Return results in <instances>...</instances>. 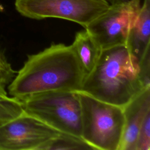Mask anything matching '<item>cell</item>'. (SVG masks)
<instances>
[{
	"label": "cell",
	"instance_id": "ac0fdd59",
	"mask_svg": "<svg viewBox=\"0 0 150 150\" xmlns=\"http://www.w3.org/2000/svg\"><path fill=\"white\" fill-rule=\"evenodd\" d=\"M131 3L137 7H139L141 2V0H131Z\"/></svg>",
	"mask_w": 150,
	"mask_h": 150
},
{
	"label": "cell",
	"instance_id": "e0dca14e",
	"mask_svg": "<svg viewBox=\"0 0 150 150\" xmlns=\"http://www.w3.org/2000/svg\"><path fill=\"white\" fill-rule=\"evenodd\" d=\"M110 5L115 4H121L131 2V0H107Z\"/></svg>",
	"mask_w": 150,
	"mask_h": 150
},
{
	"label": "cell",
	"instance_id": "4fadbf2b",
	"mask_svg": "<svg viewBox=\"0 0 150 150\" xmlns=\"http://www.w3.org/2000/svg\"><path fill=\"white\" fill-rule=\"evenodd\" d=\"M150 149V111H148L138 132L135 150Z\"/></svg>",
	"mask_w": 150,
	"mask_h": 150
},
{
	"label": "cell",
	"instance_id": "3957f363",
	"mask_svg": "<svg viewBox=\"0 0 150 150\" xmlns=\"http://www.w3.org/2000/svg\"><path fill=\"white\" fill-rule=\"evenodd\" d=\"M81 138L94 149L118 150L124 125L123 108L79 91Z\"/></svg>",
	"mask_w": 150,
	"mask_h": 150
},
{
	"label": "cell",
	"instance_id": "52a82bcc",
	"mask_svg": "<svg viewBox=\"0 0 150 150\" xmlns=\"http://www.w3.org/2000/svg\"><path fill=\"white\" fill-rule=\"evenodd\" d=\"M139 8L131 2L110 5L105 12L84 29L102 50L116 46L125 45L129 30Z\"/></svg>",
	"mask_w": 150,
	"mask_h": 150
},
{
	"label": "cell",
	"instance_id": "9c48e42d",
	"mask_svg": "<svg viewBox=\"0 0 150 150\" xmlns=\"http://www.w3.org/2000/svg\"><path fill=\"white\" fill-rule=\"evenodd\" d=\"M150 0H143L129 30L125 46L139 62L150 49Z\"/></svg>",
	"mask_w": 150,
	"mask_h": 150
},
{
	"label": "cell",
	"instance_id": "8fae6325",
	"mask_svg": "<svg viewBox=\"0 0 150 150\" xmlns=\"http://www.w3.org/2000/svg\"><path fill=\"white\" fill-rule=\"evenodd\" d=\"M59 149H94L82 138L73 135L60 132L43 145L39 150Z\"/></svg>",
	"mask_w": 150,
	"mask_h": 150
},
{
	"label": "cell",
	"instance_id": "2e32d148",
	"mask_svg": "<svg viewBox=\"0 0 150 150\" xmlns=\"http://www.w3.org/2000/svg\"><path fill=\"white\" fill-rule=\"evenodd\" d=\"M8 93L5 90V86L0 84V100L7 98Z\"/></svg>",
	"mask_w": 150,
	"mask_h": 150
},
{
	"label": "cell",
	"instance_id": "277c9868",
	"mask_svg": "<svg viewBox=\"0 0 150 150\" xmlns=\"http://www.w3.org/2000/svg\"><path fill=\"white\" fill-rule=\"evenodd\" d=\"M23 111L57 130L81 138L79 91H49L20 100Z\"/></svg>",
	"mask_w": 150,
	"mask_h": 150
},
{
	"label": "cell",
	"instance_id": "5b68a950",
	"mask_svg": "<svg viewBox=\"0 0 150 150\" xmlns=\"http://www.w3.org/2000/svg\"><path fill=\"white\" fill-rule=\"evenodd\" d=\"M14 4L24 17L36 20L62 19L84 28L110 5L107 0H15Z\"/></svg>",
	"mask_w": 150,
	"mask_h": 150
},
{
	"label": "cell",
	"instance_id": "7a4b0ae2",
	"mask_svg": "<svg viewBox=\"0 0 150 150\" xmlns=\"http://www.w3.org/2000/svg\"><path fill=\"white\" fill-rule=\"evenodd\" d=\"M146 88L138 60L125 45H120L102 50L95 67L86 76L81 91L122 108Z\"/></svg>",
	"mask_w": 150,
	"mask_h": 150
},
{
	"label": "cell",
	"instance_id": "6da1fadb",
	"mask_svg": "<svg viewBox=\"0 0 150 150\" xmlns=\"http://www.w3.org/2000/svg\"><path fill=\"white\" fill-rule=\"evenodd\" d=\"M86 74L71 46L52 43L28 56L8 85L11 97L22 100L49 91H81Z\"/></svg>",
	"mask_w": 150,
	"mask_h": 150
},
{
	"label": "cell",
	"instance_id": "7c38bea8",
	"mask_svg": "<svg viewBox=\"0 0 150 150\" xmlns=\"http://www.w3.org/2000/svg\"><path fill=\"white\" fill-rule=\"evenodd\" d=\"M24 112L19 100L12 97L0 100V125L20 115Z\"/></svg>",
	"mask_w": 150,
	"mask_h": 150
},
{
	"label": "cell",
	"instance_id": "5bb4252c",
	"mask_svg": "<svg viewBox=\"0 0 150 150\" xmlns=\"http://www.w3.org/2000/svg\"><path fill=\"white\" fill-rule=\"evenodd\" d=\"M17 71L8 62L4 52L0 49V84L9 85L15 78Z\"/></svg>",
	"mask_w": 150,
	"mask_h": 150
},
{
	"label": "cell",
	"instance_id": "9a60e30c",
	"mask_svg": "<svg viewBox=\"0 0 150 150\" xmlns=\"http://www.w3.org/2000/svg\"><path fill=\"white\" fill-rule=\"evenodd\" d=\"M139 75L144 87H150V49L148 50L138 62Z\"/></svg>",
	"mask_w": 150,
	"mask_h": 150
},
{
	"label": "cell",
	"instance_id": "8992f818",
	"mask_svg": "<svg viewBox=\"0 0 150 150\" xmlns=\"http://www.w3.org/2000/svg\"><path fill=\"white\" fill-rule=\"evenodd\" d=\"M59 131L23 112L0 125V150H39Z\"/></svg>",
	"mask_w": 150,
	"mask_h": 150
},
{
	"label": "cell",
	"instance_id": "ba28073f",
	"mask_svg": "<svg viewBox=\"0 0 150 150\" xmlns=\"http://www.w3.org/2000/svg\"><path fill=\"white\" fill-rule=\"evenodd\" d=\"M122 108L124 125L118 150H135L139 130L150 111V87L142 90Z\"/></svg>",
	"mask_w": 150,
	"mask_h": 150
},
{
	"label": "cell",
	"instance_id": "30bf717a",
	"mask_svg": "<svg viewBox=\"0 0 150 150\" xmlns=\"http://www.w3.org/2000/svg\"><path fill=\"white\" fill-rule=\"evenodd\" d=\"M71 46L86 76L95 67L102 49L85 29L76 33Z\"/></svg>",
	"mask_w": 150,
	"mask_h": 150
}]
</instances>
